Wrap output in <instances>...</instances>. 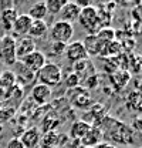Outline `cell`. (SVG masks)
Wrapping results in <instances>:
<instances>
[{"mask_svg": "<svg viewBox=\"0 0 142 148\" xmlns=\"http://www.w3.org/2000/svg\"><path fill=\"white\" fill-rule=\"evenodd\" d=\"M77 21L88 34H97V32L101 29L98 20V9L94 7L92 4H88L81 9Z\"/></svg>", "mask_w": 142, "mask_h": 148, "instance_id": "1", "label": "cell"}, {"mask_svg": "<svg viewBox=\"0 0 142 148\" xmlns=\"http://www.w3.org/2000/svg\"><path fill=\"white\" fill-rule=\"evenodd\" d=\"M38 84H44L47 87H55L63 81L61 67L55 63H46V66L37 73Z\"/></svg>", "mask_w": 142, "mask_h": 148, "instance_id": "2", "label": "cell"}, {"mask_svg": "<svg viewBox=\"0 0 142 148\" xmlns=\"http://www.w3.org/2000/svg\"><path fill=\"white\" fill-rule=\"evenodd\" d=\"M50 40L51 43H64L68 44L70 40L74 36V26L71 23L63 21V20H57L54 21L53 26L50 27Z\"/></svg>", "mask_w": 142, "mask_h": 148, "instance_id": "3", "label": "cell"}, {"mask_svg": "<svg viewBox=\"0 0 142 148\" xmlns=\"http://www.w3.org/2000/svg\"><path fill=\"white\" fill-rule=\"evenodd\" d=\"M0 60L7 66H13L17 61V58H16V40L9 34H6L0 41Z\"/></svg>", "mask_w": 142, "mask_h": 148, "instance_id": "4", "label": "cell"}, {"mask_svg": "<svg viewBox=\"0 0 142 148\" xmlns=\"http://www.w3.org/2000/svg\"><path fill=\"white\" fill-rule=\"evenodd\" d=\"M24 66V69L30 73H38L47 63V58H46V54L38 51V50H34L33 53H30L29 56H26L23 60H20Z\"/></svg>", "mask_w": 142, "mask_h": 148, "instance_id": "5", "label": "cell"}, {"mask_svg": "<svg viewBox=\"0 0 142 148\" xmlns=\"http://www.w3.org/2000/svg\"><path fill=\"white\" fill-rule=\"evenodd\" d=\"M66 58L70 61V63H78V61H83V60H88V56L87 51L84 49V44L83 41H71L67 44L66 47V51H64Z\"/></svg>", "mask_w": 142, "mask_h": 148, "instance_id": "6", "label": "cell"}, {"mask_svg": "<svg viewBox=\"0 0 142 148\" xmlns=\"http://www.w3.org/2000/svg\"><path fill=\"white\" fill-rule=\"evenodd\" d=\"M80 12H81V7L78 6L77 1H67L64 4V7L61 9V12L58 13L60 18L58 20H63V21H67V23H74L78 20L80 16Z\"/></svg>", "mask_w": 142, "mask_h": 148, "instance_id": "7", "label": "cell"}, {"mask_svg": "<svg viewBox=\"0 0 142 148\" xmlns=\"http://www.w3.org/2000/svg\"><path fill=\"white\" fill-rule=\"evenodd\" d=\"M36 50V41L29 36L20 37L16 41V58L17 60H23L26 56L33 53Z\"/></svg>", "mask_w": 142, "mask_h": 148, "instance_id": "8", "label": "cell"}, {"mask_svg": "<svg viewBox=\"0 0 142 148\" xmlns=\"http://www.w3.org/2000/svg\"><path fill=\"white\" fill-rule=\"evenodd\" d=\"M18 140L21 141V144L24 145V148H36L40 141H41V134L40 130L37 127H30L29 130H26L21 137H18Z\"/></svg>", "mask_w": 142, "mask_h": 148, "instance_id": "9", "label": "cell"}, {"mask_svg": "<svg viewBox=\"0 0 142 148\" xmlns=\"http://www.w3.org/2000/svg\"><path fill=\"white\" fill-rule=\"evenodd\" d=\"M51 94H53V91L50 87H47L44 84H36L31 90V100L38 106H44L50 101Z\"/></svg>", "mask_w": 142, "mask_h": 148, "instance_id": "10", "label": "cell"}, {"mask_svg": "<svg viewBox=\"0 0 142 148\" xmlns=\"http://www.w3.org/2000/svg\"><path fill=\"white\" fill-rule=\"evenodd\" d=\"M83 44H84V49H85V51H87V56H88V57L101 56L102 49H104V44L98 40V37L95 36V34H88V36L84 38Z\"/></svg>", "mask_w": 142, "mask_h": 148, "instance_id": "11", "label": "cell"}, {"mask_svg": "<svg viewBox=\"0 0 142 148\" xmlns=\"http://www.w3.org/2000/svg\"><path fill=\"white\" fill-rule=\"evenodd\" d=\"M31 24H33V20L27 16V13L24 14H18L14 24H13V32L18 34L20 37H24V36H29L30 33V29H31Z\"/></svg>", "mask_w": 142, "mask_h": 148, "instance_id": "12", "label": "cell"}, {"mask_svg": "<svg viewBox=\"0 0 142 148\" xmlns=\"http://www.w3.org/2000/svg\"><path fill=\"white\" fill-rule=\"evenodd\" d=\"M101 138H102V131H101V128L92 125L88 132L85 134V137L80 140V143H81V147L94 148V147H97L100 143H102Z\"/></svg>", "mask_w": 142, "mask_h": 148, "instance_id": "13", "label": "cell"}, {"mask_svg": "<svg viewBox=\"0 0 142 148\" xmlns=\"http://www.w3.org/2000/svg\"><path fill=\"white\" fill-rule=\"evenodd\" d=\"M92 125L87 121H84V120L75 121V123H72V125L70 128V137L72 140H81V138L85 137V134L89 131Z\"/></svg>", "mask_w": 142, "mask_h": 148, "instance_id": "14", "label": "cell"}, {"mask_svg": "<svg viewBox=\"0 0 142 148\" xmlns=\"http://www.w3.org/2000/svg\"><path fill=\"white\" fill-rule=\"evenodd\" d=\"M17 16H18V13H17V10H16L14 7H10V9H4V10H1L0 18H1V23H3L4 30L10 32V30L13 29V24H14V21H16Z\"/></svg>", "mask_w": 142, "mask_h": 148, "instance_id": "15", "label": "cell"}, {"mask_svg": "<svg viewBox=\"0 0 142 148\" xmlns=\"http://www.w3.org/2000/svg\"><path fill=\"white\" fill-rule=\"evenodd\" d=\"M47 32H48V26H47L46 20H33L29 37H31L33 40L34 38H43L47 34Z\"/></svg>", "mask_w": 142, "mask_h": 148, "instance_id": "16", "label": "cell"}, {"mask_svg": "<svg viewBox=\"0 0 142 148\" xmlns=\"http://www.w3.org/2000/svg\"><path fill=\"white\" fill-rule=\"evenodd\" d=\"M47 14L48 13H47V9H46L44 1H37V3H34L29 9V13H27V16L31 18V20H46Z\"/></svg>", "mask_w": 142, "mask_h": 148, "instance_id": "17", "label": "cell"}, {"mask_svg": "<svg viewBox=\"0 0 142 148\" xmlns=\"http://www.w3.org/2000/svg\"><path fill=\"white\" fill-rule=\"evenodd\" d=\"M71 101H72V104H74L75 107H78V108H88V107L92 106V103H94L92 98L89 97V94L85 91V90H81V92L72 95Z\"/></svg>", "mask_w": 142, "mask_h": 148, "instance_id": "18", "label": "cell"}, {"mask_svg": "<svg viewBox=\"0 0 142 148\" xmlns=\"http://www.w3.org/2000/svg\"><path fill=\"white\" fill-rule=\"evenodd\" d=\"M111 78H112V84L117 88H124L125 86L128 84L131 75L125 70H119V71H114V73L111 74Z\"/></svg>", "mask_w": 142, "mask_h": 148, "instance_id": "19", "label": "cell"}, {"mask_svg": "<svg viewBox=\"0 0 142 148\" xmlns=\"http://www.w3.org/2000/svg\"><path fill=\"white\" fill-rule=\"evenodd\" d=\"M95 36L98 37V40L105 46V44H108V43H111V41L115 40V30L112 27H102V29H100L97 32Z\"/></svg>", "mask_w": 142, "mask_h": 148, "instance_id": "20", "label": "cell"}, {"mask_svg": "<svg viewBox=\"0 0 142 148\" xmlns=\"http://www.w3.org/2000/svg\"><path fill=\"white\" fill-rule=\"evenodd\" d=\"M67 3V0H47V1H44V4H46V9H47V13L48 14H58L60 12H61V9L64 7V4Z\"/></svg>", "mask_w": 142, "mask_h": 148, "instance_id": "21", "label": "cell"}, {"mask_svg": "<svg viewBox=\"0 0 142 148\" xmlns=\"http://www.w3.org/2000/svg\"><path fill=\"white\" fill-rule=\"evenodd\" d=\"M14 83H16V75L12 71H3L0 74V87L1 88H4V90L12 88Z\"/></svg>", "mask_w": 142, "mask_h": 148, "instance_id": "22", "label": "cell"}, {"mask_svg": "<svg viewBox=\"0 0 142 148\" xmlns=\"http://www.w3.org/2000/svg\"><path fill=\"white\" fill-rule=\"evenodd\" d=\"M121 51V44L118 43V41H111V43H108L104 46V49H102V53L101 56H106V57H115V56L118 54Z\"/></svg>", "mask_w": 142, "mask_h": 148, "instance_id": "23", "label": "cell"}, {"mask_svg": "<svg viewBox=\"0 0 142 148\" xmlns=\"http://www.w3.org/2000/svg\"><path fill=\"white\" fill-rule=\"evenodd\" d=\"M64 84H66V87H67V88L74 90V88H77V87L81 84V78H80L77 74L71 73V74H68V75L66 77V80H64Z\"/></svg>", "mask_w": 142, "mask_h": 148, "instance_id": "24", "label": "cell"}, {"mask_svg": "<svg viewBox=\"0 0 142 148\" xmlns=\"http://www.w3.org/2000/svg\"><path fill=\"white\" fill-rule=\"evenodd\" d=\"M43 144H44V147H55L58 144V135L54 131L46 132L44 138H43Z\"/></svg>", "mask_w": 142, "mask_h": 148, "instance_id": "25", "label": "cell"}, {"mask_svg": "<svg viewBox=\"0 0 142 148\" xmlns=\"http://www.w3.org/2000/svg\"><path fill=\"white\" fill-rule=\"evenodd\" d=\"M43 124H44V125H43V131H44V134H46V132L53 131V130L58 125V121H57V120H53V121H51V117H46Z\"/></svg>", "mask_w": 142, "mask_h": 148, "instance_id": "26", "label": "cell"}, {"mask_svg": "<svg viewBox=\"0 0 142 148\" xmlns=\"http://www.w3.org/2000/svg\"><path fill=\"white\" fill-rule=\"evenodd\" d=\"M67 44L64 43H51V54L54 56H64Z\"/></svg>", "mask_w": 142, "mask_h": 148, "instance_id": "27", "label": "cell"}, {"mask_svg": "<svg viewBox=\"0 0 142 148\" xmlns=\"http://www.w3.org/2000/svg\"><path fill=\"white\" fill-rule=\"evenodd\" d=\"M6 148H24V145L21 144V141H20L17 137H16V138H12V140L7 143Z\"/></svg>", "mask_w": 142, "mask_h": 148, "instance_id": "28", "label": "cell"}, {"mask_svg": "<svg viewBox=\"0 0 142 148\" xmlns=\"http://www.w3.org/2000/svg\"><path fill=\"white\" fill-rule=\"evenodd\" d=\"M94 148H117L115 145H112V144H109V143H100L97 147Z\"/></svg>", "mask_w": 142, "mask_h": 148, "instance_id": "29", "label": "cell"}, {"mask_svg": "<svg viewBox=\"0 0 142 148\" xmlns=\"http://www.w3.org/2000/svg\"><path fill=\"white\" fill-rule=\"evenodd\" d=\"M6 97H7V94H6V90L0 87V101H3V100H4Z\"/></svg>", "mask_w": 142, "mask_h": 148, "instance_id": "30", "label": "cell"}, {"mask_svg": "<svg viewBox=\"0 0 142 148\" xmlns=\"http://www.w3.org/2000/svg\"><path fill=\"white\" fill-rule=\"evenodd\" d=\"M44 148H57V147H44Z\"/></svg>", "mask_w": 142, "mask_h": 148, "instance_id": "31", "label": "cell"}, {"mask_svg": "<svg viewBox=\"0 0 142 148\" xmlns=\"http://www.w3.org/2000/svg\"><path fill=\"white\" fill-rule=\"evenodd\" d=\"M80 148H88V147H80Z\"/></svg>", "mask_w": 142, "mask_h": 148, "instance_id": "32", "label": "cell"}, {"mask_svg": "<svg viewBox=\"0 0 142 148\" xmlns=\"http://www.w3.org/2000/svg\"><path fill=\"white\" fill-rule=\"evenodd\" d=\"M141 148H142V147H141Z\"/></svg>", "mask_w": 142, "mask_h": 148, "instance_id": "33", "label": "cell"}]
</instances>
